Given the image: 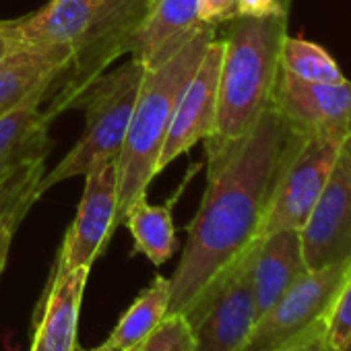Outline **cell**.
Segmentation results:
<instances>
[{"mask_svg": "<svg viewBox=\"0 0 351 351\" xmlns=\"http://www.w3.org/2000/svg\"><path fill=\"white\" fill-rule=\"evenodd\" d=\"M306 136L275 108L219 155L207 159V189L186 226L180 263L169 279L167 314L193 324L223 281L261 242L279 176Z\"/></svg>", "mask_w": 351, "mask_h": 351, "instance_id": "6da1fadb", "label": "cell"}, {"mask_svg": "<svg viewBox=\"0 0 351 351\" xmlns=\"http://www.w3.org/2000/svg\"><path fill=\"white\" fill-rule=\"evenodd\" d=\"M289 13L273 17H234L228 21L219 73L215 128L205 138L207 159L240 141L273 106L281 75V46Z\"/></svg>", "mask_w": 351, "mask_h": 351, "instance_id": "7a4b0ae2", "label": "cell"}, {"mask_svg": "<svg viewBox=\"0 0 351 351\" xmlns=\"http://www.w3.org/2000/svg\"><path fill=\"white\" fill-rule=\"evenodd\" d=\"M215 36L217 27L203 23L163 64L153 71H145L126 138L116 159L118 226H122L128 209L147 197L149 184L157 176V159L176 106Z\"/></svg>", "mask_w": 351, "mask_h": 351, "instance_id": "3957f363", "label": "cell"}, {"mask_svg": "<svg viewBox=\"0 0 351 351\" xmlns=\"http://www.w3.org/2000/svg\"><path fill=\"white\" fill-rule=\"evenodd\" d=\"M143 77L145 69L130 58V62L104 73L91 83L77 104L85 110V130L75 147L46 171L42 195L75 176H85L95 161L118 159Z\"/></svg>", "mask_w": 351, "mask_h": 351, "instance_id": "277c9868", "label": "cell"}, {"mask_svg": "<svg viewBox=\"0 0 351 351\" xmlns=\"http://www.w3.org/2000/svg\"><path fill=\"white\" fill-rule=\"evenodd\" d=\"M153 0H93V19L83 42L66 69L54 79L50 106L44 118L52 124L56 116L77 108L81 95L99 79L112 62L132 50L134 36L143 25Z\"/></svg>", "mask_w": 351, "mask_h": 351, "instance_id": "5b68a950", "label": "cell"}, {"mask_svg": "<svg viewBox=\"0 0 351 351\" xmlns=\"http://www.w3.org/2000/svg\"><path fill=\"white\" fill-rule=\"evenodd\" d=\"M349 271L351 258L320 269H308L265 314L256 318L242 351H275L304 332L328 312Z\"/></svg>", "mask_w": 351, "mask_h": 351, "instance_id": "8992f818", "label": "cell"}, {"mask_svg": "<svg viewBox=\"0 0 351 351\" xmlns=\"http://www.w3.org/2000/svg\"><path fill=\"white\" fill-rule=\"evenodd\" d=\"M343 143L341 136H306L300 143L279 176L261 238L281 230L300 232L330 178Z\"/></svg>", "mask_w": 351, "mask_h": 351, "instance_id": "52a82bcc", "label": "cell"}, {"mask_svg": "<svg viewBox=\"0 0 351 351\" xmlns=\"http://www.w3.org/2000/svg\"><path fill=\"white\" fill-rule=\"evenodd\" d=\"M50 87H40L0 118V199L19 197L34 184L42 189L52 147L48 136L50 122L42 112Z\"/></svg>", "mask_w": 351, "mask_h": 351, "instance_id": "ba28073f", "label": "cell"}, {"mask_svg": "<svg viewBox=\"0 0 351 351\" xmlns=\"http://www.w3.org/2000/svg\"><path fill=\"white\" fill-rule=\"evenodd\" d=\"M118 228L116 159L95 161L85 173V189L77 217L60 246L56 265L62 269L93 267Z\"/></svg>", "mask_w": 351, "mask_h": 351, "instance_id": "9c48e42d", "label": "cell"}, {"mask_svg": "<svg viewBox=\"0 0 351 351\" xmlns=\"http://www.w3.org/2000/svg\"><path fill=\"white\" fill-rule=\"evenodd\" d=\"M308 269L351 258V141L345 138L330 178L300 228Z\"/></svg>", "mask_w": 351, "mask_h": 351, "instance_id": "30bf717a", "label": "cell"}, {"mask_svg": "<svg viewBox=\"0 0 351 351\" xmlns=\"http://www.w3.org/2000/svg\"><path fill=\"white\" fill-rule=\"evenodd\" d=\"M221 58L223 40L215 36L209 42L186 89L182 91L178 106H176L163 149L157 159V173L213 132L217 116Z\"/></svg>", "mask_w": 351, "mask_h": 351, "instance_id": "8fae6325", "label": "cell"}, {"mask_svg": "<svg viewBox=\"0 0 351 351\" xmlns=\"http://www.w3.org/2000/svg\"><path fill=\"white\" fill-rule=\"evenodd\" d=\"M273 106L304 136L351 134V81L308 83L281 71Z\"/></svg>", "mask_w": 351, "mask_h": 351, "instance_id": "7c38bea8", "label": "cell"}, {"mask_svg": "<svg viewBox=\"0 0 351 351\" xmlns=\"http://www.w3.org/2000/svg\"><path fill=\"white\" fill-rule=\"evenodd\" d=\"M252 252L223 281L207 308L191 324L195 351H242L246 345L258 318L250 281Z\"/></svg>", "mask_w": 351, "mask_h": 351, "instance_id": "4fadbf2b", "label": "cell"}, {"mask_svg": "<svg viewBox=\"0 0 351 351\" xmlns=\"http://www.w3.org/2000/svg\"><path fill=\"white\" fill-rule=\"evenodd\" d=\"M93 19V0H50L21 19H0L5 36L17 50L64 48L75 54Z\"/></svg>", "mask_w": 351, "mask_h": 351, "instance_id": "5bb4252c", "label": "cell"}, {"mask_svg": "<svg viewBox=\"0 0 351 351\" xmlns=\"http://www.w3.org/2000/svg\"><path fill=\"white\" fill-rule=\"evenodd\" d=\"M89 267L62 269L54 267V275L44 298L40 320L36 324L32 351H75L79 314L89 279Z\"/></svg>", "mask_w": 351, "mask_h": 351, "instance_id": "9a60e30c", "label": "cell"}, {"mask_svg": "<svg viewBox=\"0 0 351 351\" xmlns=\"http://www.w3.org/2000/svg\"><path fill=\"white\" fill-rule=\"evenodd\" d=\"M201 0H153L132 44V58L153 71L203 25L199 19Z\"/></svg>", "mask_w": 351, "mask_h": 351, "instance_id": "2e32d148", "label": "cell"}, {"mask_svg": "<svg viewBox=\"0 0 351 351\" xmlns=\"http://www.w3.org/2000/svg\"><path fill=\"white\" fill-rule=\"evenodd\" d=\"M308 271L298 230L261 238L250 258V281L258 316L265 314Z\"/></svg>", "mask_w": 351, "mask_h": 351, "instance_id": "e0dca14e", "label": "cell"}, {"mask_svg": "<svg viewBox=\"0 0 351 351\" xmlns=\"http://www.w3.org/2000/svg\"><path fill=\"white\" fill-rule=\"evenodd\" d=\"M71 58V50L54 48L17 50L0 60V118L15 110L40 87L52 85Z\"/></svg>", "mask_w": 351, "mask_h": 351, "instance_id": "ac0fdd59", "label": "cell"}, {"mask_svg": "<svg viewBox=\"0 0 351 351\" xmlns=\"http://www.w3.org/2000/svg\"><path fill=\"white\" fill-rule=\"evenodd\" d=\"M169 308V279L157 275L120 316L99 351H136V347L163 322Z\"/></svg>", "mask_w": 351, "mask_h": 351, "instance_id": "d6986e66", "label": "cell"}, {"mask_svg": "<svg viewBox=\"0 0 351 351\" xmlns=\"http://www.w3.org/2000/svg\"><path fill=\"white\" fill-rule=\"evenodd\" d=\"M173 203L176 197L165 205H151L145 199L136 201L124 215V226L128 228L136 254H143L155 267L165 265L173 252L178 250V238L173 228Z\"/></svg>", "mask_w": 351, "mask_h": 351, "instance_id": "ffe728a7", "label": "cell"}, {"mask_svg": "<svg viewBox=\"0 0 351 351\" xmlns=\"http://www.w3.org/2000/svg\"><path fill=\"white\" fill-rule=\"evenodd\" d=\"M281 71L308 83L335 85L345 81L339 64L322 46L302 38H291L289 34L281 46Z\"/></svg>", "mask_w": 351, "mask_h": 351, "instance_id": "44dd1931", "label": "cell"}, {"mask_svg": "<svg viewBox=\"0 0 351 351\" xmlns=\"http://www.w3.org/2000/svg\"><path fill=\"white\" fill-rule=\"evenodd\" d=\"M324 330L330 351H351V271L326 312Z\"/></svg>", "mask_w": 351, "mask_h": 351, "instance_id": "7402d4cb", "label": "cell"}, {"mask_svg": "<svg viewBox=\"0 0 351 351\" xmlns=\"http://www.w3.org/2000/svg\"><path fill=\"white\" fill-rule=\"evenodd\" d=\"M136 351H195V335L186 316L167 314Z\"/></svg>", "mask_w": 351, "mask_h": 351, "instance_id": "603a6c76", "label": "cell"}, {"mask_svg": "<svg viewBox=\"0 0 351 351\" xmlns=\"http://www.w3.org/2000/svg\"><path fill=\"white\" fill-rule=\"evenodd\" d=\"M324 318L326 314L275 351H330L328 341H326V330H324Z\"/></svg>", "mask_w": 351, "mask_h": 351, "instance_id": "cb8c5ba5", "label": "cell"}, {"mask_svg": "<svg viewBox=\"0 0 351 351\" xmlns=\"http://www.w3.org/2000/svg\"><path fill=\"white\" fill-rule=\"evenodd\" d=\"M289 13V0H236V17H273Z\"/></svg>", "mask_w": 351, "mask_h": 351, "instance_id": "d4e9b609", "label": "cell"}, {"mask_svg": "<svg viewBox=\"0 0 351 351\" xmlns=\"http://www.w3.org/2000/svg\"><path fill=\"white\" fill-rule=\"evenodd\" d=\"M236 17V0H201L199 19L205 25H221Z\"/></svg>", "mask_w": 351, "mask_h": 351, "instance_id": "484cf974", "label": "cell"}, {"mask_svg": "<svg viewBox=\"0 0 351 351\" xmlns=\"http://www.w3.org/2000/svg\"><path fill=\"white\" fill-rule=\"evenodd\" d=\"M15 228L0 217V277L5 273V267H7V258H9V250H11V242H13V236H15Z\"/></svg>", "mask_w": 351, "mask_h": 351, "instance_id": "4316f807", "label": "cell"}, {"mask_svg": "<svg viewBox=\"0 0 351 351\" xmlns=\"http://www.w3.org/2000/svg\"><path fill=\"white\" fill-rule=\"evenodd\" d=\"M15 52V48H13V44L9 42V38L5 36V32H3V27H0V60H5L9 54H13Z\"/></svg>", "mask_w": 351, "mask_h": 351, "instance_id": "83f0119b", "label": "cell"}, {"mask_svg": "<svg viewBox=\"0 0 351 351\" xmlns=\"http://www.w3.org/2000/svg\"><path fill=\"white\" fill-rule=\"evenodd\" d=\"M75 351H85V349H79V347H77V349H75Z\"/></svg>", "mask_w": 351, "mask_h": 351, "instance_id": "f1b7e54d", "label": "cell"}, {"mask_svg": "<svg viewBox=\"0 0 351 351\" xmlns=\"http://www.w3.org/2000/svg\"><path fill=\"white\" fill-rule=\"evenodd\" d=\"M91 351H99V349H97V347H95V349H91Z\"/></svg>", "mask_w": 351, "mask_h": 351, "instance_id": "f546056e", "label": "cell"}, {"mask_svg": "<svg viewBox=\"0 0 351 351\" xmlns=\"http://www.w3.org/2000/svg\"><path fill=\"white\" fill-rule=\"evenodd\" d=\"M349 141H351V134H349Z\"/></svg>", "mask_w": 351, "mask_h": 351, "instance_id": "4dcf8cb0", "label": "cell"}]
</instances>
